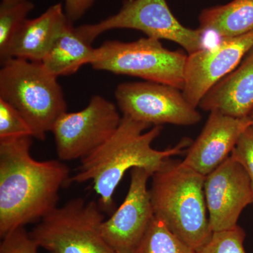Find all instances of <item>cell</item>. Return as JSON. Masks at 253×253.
<instances>
[{
    "label": "cell",
    "mask_w": 253,
    "mask_h": 253,
    "mask_svg": "<svg viewBox=\"0 0 253 253\" xmlns=\"http://www.w3.org/2000/svg\"><path fill=\"white\" fill-rule=\"evenodd\" d=\"M33 136L0 139V236L41 221L57 207L70 169L57 161L32 157Z\"/></svg>",
    "instance_id": "obj_1"
},
{
    "label": "cell",
    "mask_w": 253,
    "mask_h": 253,
    "mask_svg": "<svg viewBox=\"0 0 253 253\" xmlns=\"http://www.w3.org/2000/svg\"><path fill=\"white\" fill-rule=\"evenodd\" d=\"M151 126L123 116L111 137L81 160L78 172L71 176L70 184L91 181L99 196L100 206L111 211L113 194L126 171L141 168L153 174L168 159L182 154L191 144L189 139H184L174 147L155 149L152 144L161 134L162 126H154L144 132Z\"/></svg>",
    "instance_id": "obj_2"
},
{
    "label": "cell",
    "mask_w": 253,
    "mask_h": 253,
    "mask_svg": "<svg viewBox=\"0 0 253 253\" xmlns=\"http://www.w3.org/2000/svg\"><path fill=\"white\" fill-rule=\"evenodd\" d=\"M151 177L149 193L155 216L197 253L213 234L205 197L206 176L169 158Z\"/></svg>",
    "instance_id": "obj_3"
},
{
    "label": "cell",
    "mask_w": 253,
    "mask_h": 253,
    "mask_svg": "<svg viewBox=\"0 0 253 253\" xmlns=\"http://www.w3.org/2000/svg\"><path fill=\"white\" fill-rule=\"evenodd\" d=\"M0 70V99L22 115L33 137L44 141L59 118L67 112V104L57 78L41 62L10 59Z\"/></svg>",
    "instance_id": "obj_4"
},
{
    "label": "cell",
    "mask_w": 253,
    "mask_h": 253,
    "mask_svg": "<svg viewBox=\"0 0 253 253\" xmlns=\"http://www.w3.org/2000/svg\"><path fill=\"white\" fill-rule=\"evenodd\" d=\"M187 55L166 49L154 38L131 42L106 41L95 48L90 65L94 69L140 78L182 91Z\"/></svg>",
    "instance_id": "obj_5"
},
{
    "label": "cell",
    "mask_w": 253,
    "mask_h": 253,
    "mask_svg": "<svg viewBox=\"0 0 253 253\" xmlns=\"http://www.w3.org/2000/svg\"><path fill=\"white\" fill-rule=\"evenodd\" d=\"M104 220L99 204L77 198L46 214L30 235L50 253H116L101 234Z\"/></svg>",
    "instance_id": "obj_6"
},
{
    "label": "cell",
    "mask_w": 253,
    "mask_h": 253,
    "mask_svg": "<svg viewBox=\"0 0 253 253\" xmlns=\"http://www.w3.org/2000/svg\"><path fill=\"white\" fill-rule=\"evenodd\" d=\"M134 29L148 38L166 40L179 44L188 54L204 48V31L186 28L175 18L166 0H126L116 14L94 24L76 28L91 44L98 36L113 29Z\"/></svg>",
    "instance_id": "obj_7"
},
{
    "label": "cell",
    "mask_w": 253,
    "mask_h": 253,
    "mask_svg": "<svg viewBox=\"0 0 253 253\" xmlns=\"http://www.w3.org/2000/svg\"><path fill=\"white\" fill-rule=\"evenodd\" d=\"M121 119L116 105L99 95L92 96L84 109L65 113L51 130L59 159L86 157L111 137Z\"/></svg>",
    "instance_id": "obj_8"
},
{
    "label": "cell",
    "mask_w": 253,
    "mask_h": 253,
    "mask_svg": "<svg viewBox=\"0 0 253 253\" xmlns=\"http://www.w3.org/2000/svg\"><path fill=\"white\" fill-rule=\"evenodd\" d=\"M115 98L123 116L150 126H194L201 120L182 91L167 84L148 81L121 83L115 90Z\"/></svg>",
    "instance_id": "obj_9"
},
{
    "label": "cell",
    "mask_w": 253,
    "mask_h": 253,
    "mask_svg": "<svg viewBox=\"0 0 253 253\" xmlns=\"http://www.w3.org/2000/svg\"><path fill=\"white\" fill-rule=\"evenodd\" d=\"M152 174L144 168L131 169L130 184L117 211L101 225V234L116 253H134L155 217L148 180Z\"/></svg>",
    "instance_id": "obj_10"
},
{
    "label": "cell",
    "mask_w": 253,
    "mask_h": 253,
    "mask_svg": "<svg viewBox=\"0 0 253 253\" xmlns=\"http://www.w3.org/2000/svg\"><path fill=\"white\" fill-rule=\"evenodd\" d=\"M253 48V30L236 38H224L217 44L188 54L182 93L194 108L214 84L239 66Z\"/></svg>",
    "instance_id": "obj_11"
},
{
    "label": "cell",
    "mask_w": 253,
    "mask_h": 253,
    "mask_svg": "<svg viewBox=\"0 0 253 253\" xmlns=\"http://www.w3.org/2000/svg\"><path fill=\"white\" fill-rule=\"evenodd\" d=\"M204 193L212 233L235 228L242 211L253 204L249 176L231 156L206 176Z\"/></svg>",
    "instance_id": "obj_12"
},
{
    "label": "cell",
    "mask_w": 253,
    "mask_h": 253,
    "mask_svg": "<svg viewBox=\"0 0 253 253\" xmlns=\"http://www.w3.org/2000/svg\"><path fill=\"white\" fill-rule=\"evenodd\" d=\"M252 126L251 118L211 112L204 129L189 146L184 164L206 176L230 156L241 134Z\"/></svg>",
    "instance_id": "obj_13"
},
{
    "label": "cell",
    "mask_w": 253,
    "mask_h": 253,
    "mask_svg": "<svg viewBox=\"0 0 253 253\" xmlns=\"http://www.w3.org/2000/svg\"><path fill=\"white\" fill-rule=\"evenodd\" d=\"M69 22L61 3L50 6L39 17L27 18L0 53L1 62L10 59L41 62Z\"/></svg>",
    "instance_id": "obj_14"
},
{
    "label": "cell",
    "mask_w": 253,
    "mask_h": 253,
    "mask_svg": "<svg viewBox=\"0 0 253 253\" xmlns=\"http://www.w3.org/2000/svg\"><path fill=\"white\" fill-rule=\"evenodd\" d=\"M199 107L231 117H249L253 111V48L244 62L206 93Z\"/></svg>",
    "instance_id": "obj_15"
},
{
    "label": "cell",
    "mask_w": 253,
    "mask_h": 253,
    "mask_svg": "<svg viewBox=\"0 0 253 253\" xmlns=\"http://www.w3.org/2000/svg\"><path fill=\"white\" fill-rule=\"evenodd\" d=\"M94 49L69 22L41 63L55 77L70 76L82 66L90 64Z\"/></svg>",
    "instance_id": "obj_16"
},
{
    "label": "cell",
    "mask_w": 253,
    "mask_h": 253,
    "mask_svg": "<svg viewBox=\"0 0 253 253\" xmlns=\"http://www.w3.org/2000/svg\"><path fill=\"white\" fill-rule=\"evenodd\" d=\"M199 28L224 38H236L253 30V0H233L201 12Z\"/></svg>",
    "instance_id": "obj_17"
},
{
    "label": "cell",
    "mask_w": 253,
    "mask_h": 253,
    "mask_svg": "<svg viewBox=\"0 0 253 253\" xmlns=\"http://www.w3.org/2000/svg\"><path fill=\"white\" fill-rule=\"evenodd\" d=\"M134 253H197L172 234L155 216L146 235Z\"/></svg>",
    "instance_id": "obj_18"
},
{
    "label": "cell",
    "mask_w": 253,
    "mask_h": 253,
    "mask_svg": "<svg viewBox=\"0 0 253 253\" xmlns=\"http://www.w3.org/2000/svg\"><path fill=\"white\" fill-rule=\"evenodd\" d=\"M34 9L29 0L18 3L1 2L0 4V53L9 45L10 42L28 15Z\"/></svg>",
    "instance_id": "obj_19"
},
{
    "label": "cell",
    "mask_w": 253,
    "mask_h": 253,
    "mask_svg": "<svg viewBox=\"0 0 253 253\" xmlns=\"http://www.w3.org/2000/svg\"><path fill=\"white\" fill-rule=\"evenodd\" d=\"M246 232L239 226L230 230L214 232L212 238L197 253H246Z\"/></svg>",
    "instance_id": "obj_20"
},
{
    "label": "cell",
    "mask_w": 253,
    "mask_h": 253,
    "mask_svg": "<svg viewBox=\"0 0 253 253\" xmlns=\"http://www.w3.org/2000/svg\"><path fill=\"white\" fill-rule=\"evenodd\" d=\"M33 136L27 121L17 110L0 99V139Z\"/></svg>",
    "instance_id": "obj_21"
},
{
    "label": "cell",
    "mask_w": 253,
    "mask_h": 253,
    "mask_svg": "<svg viewBox=\"0 0 253 253\" xmlns=\"http://www.w3.org/2000/svg\"><path fill=\"white\" fill-rule=\"evenodd\" d=\"M39 248L23 226L11 231L2 238L0 253H38Z\"/></svg>",
    "instance_id": "obj_22"
},
{
    "label": "cell",
    "mask_w": 253,
    "mask_h": 253,
    "mask_svg": "<svg viewBox=\"0 0 253 253\" xmlns=\"http://www.w3.org/2000/svg\"><path fill=\"white\" fill-rule=\"evenodd\" d=\"M244 167L251 181L253 205V126H249L239 138L230 155Z\"/></svg>",
    "instance_id": "obj_23"
},
{
    "label": "cell",
    "mask_w": 253,
    "mask_h": 253,
    "mask_svg": "<svg viewBox=\"0 0 253 253\" xmlns=\"http://www.w3.org/2000/svg\"><path fill=\"white\" fill-rule=\"evenodd\" d=\"M64 11L71 23L78 21L94 4L95 0H64Z\"/></svg>",
    "instance_id": "obj_24"
},
{
    "label": "cell",
    "mask_w": 253,
    "mask_h": 253,
    "mask_svg": "<svg viewBox=\"0 0 253 253\" xmlns=\"http://www.w3.org/2000/svg\"><path fill=\"white\" fill-rule=\"evenodd\" d=\"M26 1V0H1V2L4 3H18L21 1Z\"/></svg>",
    "instance_id": "obj_25"
},
{
    "label": "cell",
    "mask_w": 253,
    "mask_h": 253,
    "mask_svg": "<svg viewBox=\"0 0 253 253\" xmlns=\"http://www.w3.org/2000/svg\"><path fill=\"white\" fill-rule=\"evenodd\" d=\"M249 117L251 118V121H252V126H253V111L250 115Z\"/></svg>",
    "instance_id": "obj_26"
}]
</instances>
